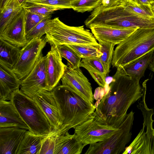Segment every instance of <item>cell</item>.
Listing matches in <instances>:
<instances>
[{
    "label": "cell",
    "mask_w": 154,
    "mask_h": 154,
    "mask_svg": "<svg viewBox=\"0 0 154 154\" xmlns=\"http://www.w3.org/2000/svg\"><path fill=\"white\" fill-rule=\"evenodd\" d=\"M154 51V28L138 29L117 45L111 64L117 68Z\"/></svg>",
    "instance_id": "3957f363"
},
{
    "label": "cell",
    "mask_w": 154,
    "mask_h": 154,
    "mask_svg": "<svg viewBox=\"0 0 154 154\" xmlns=\"http://www.w3.org/2000/svg\"><path fill=\"white\" fill-rule=\"evenodd\" d=\"M91 32L97 41H101L118 45L138 29H119L103 26L91 27Z\"/></svg>",
    "instance_id": "2e32d148"
},
{
    "label": "cell",
    "mask_w": 154,
    "mask_h": 154,
    "mask_svg": "<svg viewBox=\"0 0 154 154\" xmlns=\"http://www.w3.org/2000/svg\"><path fill=\"white\" fill-rule=\"evenodd\" d=\"M140 81L117 70L106 93L96 106V112L101 117H126L130 107L142 97Z\"/></svg>",
    "instance_id": "6da1fadb"
},
{
    "label": "cell",
    "mask_w": 154,
    "mask_h": 154,
    "mask_svg": "<svg viewBox=\"0 0 154 154\" xmlns=\"http://www.w3.org/2000/svg\"><path fill=\"white\" fill-rule=\"evenodd\" d=\"M69 0V1H71L74 0Z\"/></svg>",
    "instance_id": "7bdbcfd3"
},
{
    "label": "cell",
    "mask_w": 154,
    "mask_h": 154,
    "mask_svg": "<svg viewBox=\"0 0 154 154\" xmlns=\"http://www.w3.org/2000/svg\"><path fill=\"white\" fill-rule=\"evenodd\" d=\"M9 0H0V11H2Z\"/></svg>",
    "instance_id": "8d00e7d4"
},
{
    "label": "cell",
    "mask_w": 154,
    "mask_h": 154,
    "mask_svg": "<svg viewBox=\"0 0 154 154\" xmlns=\"http://www.w3.org/2000/svg\"><path fill=\"white\" fill-rule=\"evenodd\" d=\"M51 15L47 17L26 35V38L28 41L34 38H41L43 35L46 34L47 24L51 19Z\"/></svg>",
    "instance_id": "1f68e13d"
},
{
    "label": "cell",
    "mask_w": 154,
    "mask_h": 154,
    "mask_svg": "<svg viewBox=\"0 0 154 154\" xmlns=\"http://www.w3.org/2000/svg\"><path fill=\"white\" fill-rule=\"evenodd\" d=\"M152 11L154 13V5H152Z\"/></svg>",
    "instance_id": "b9f144b4"
},
{
    "label": "cell",
    "mask_w": 154,
    "mask_h": 154,
    "mask_svg": "<svg viewBox=\"0 0 154 154\" xmlns=\"http://www.w3.org/2000/svg\"><path fill=\"white\" fill-rule=\"evenodd\" d=\"M45 38L51 46L56 47L64 45H99L93 33L83 26H69L58 17L48 22Z\"/></svg>",
    "instance_id": "5b68a950"
},
{
    "label": "cell",
    "mask_w": 154,
    "mask_h": 154,
    "mask_svg": "<svg viewBox=\"0 0 154 154\" xmlns=\"http://www.w3.org/2000/svg\"><path fill=\"white\" fill-rule=\"evenodd\" d=\"M80 67L85 69L97 83L102 88H105L107 74L99 58H82Z\"/></svg>",
    "instance_id": "44dd1931"
},
{
    "label": "cell",
    "mask_w": 154,
    "mask_h": 154,
    "mask_svg": "<svg viewBox=\"0 0 154 154\" xmlns=\"http://www.w3.org/2000/svg\"><path fill=\"white\" fill-rule=\"evenodd\" d=\"M47 17L25 11V25L26 35Z\"/></svg>",
    "instance_id": "836d02e7"
},
{
    "label": "cell",
    "mask_w": 154,
    "mask_h": 154,
    "mask_svg": "<svg viewBox=\"0 0 154 154\" xmlns=\"http://www.w3.org/2000/svg\"><path fill=\"white\" fill-rule=\"evenodd\" d=\"M46 55L42 56L38 60L29 75L20 81V90L32 98L36 93L49 91L48 82L46 66Z\"/></svg>",
    "instance_id": "30bf717a"
},
{
    "label": "cell",
    "mask_w": 154,
    "mask_h": 154,
    "mask_svg": "<svg viewBox=\"0 0 154 154\" xmlns=\"http://www.w3.org/2000/svg\"><path fill=\"white\" fill-rule=\"evenodd\" d=\"M27 3L42 5L59 10L72 8L71 1L68 0H28Z\"/></svg>",
    "instance_id": "f546056e"
},
{
    "label": "cell",
    "mask_w": 154,
    "mask_h": 154,
    "mask_svg": "<svg viewBox=\"0 0 154 154\" xmlns=\"http://www.w3.org/2000/svg\"><path fill=\"white\" fill-rule=\"evenodd\" d=\"M32 99L40 107L48 119L53 131L58 130L62 125L55 99L51 91H45L35 94Z\"/></svg>",
    "instance_id": "7c38bea8"
},
{
    "label": "cell",
    "mask_w": 154,
    "mask_h": 154,
    "mask_svg": "<svg viewBox=\"0 0 154 154\" xmlns=\"http://www.w3.org/2000/svg\"><path fill=\"white\" fill-rule=\"evenodd\" d=\"M58 106L62 125L58 137L85 120L96 109V106L67 85H57L51 91Z\"/></svg>",
    "instance_id": "7a4b0ae2"
},
{
    "label": "cell",
    "mask_w": 154,
    "mask_h": 154,
    "mask_svg": "<svg viewBox=\"0 0 154 154\" xmlns=\"http://www.w3.org/2000/svg\"><path fill=\"white\" fill-rule=\"evenodd\" d=\"M19 4L23 8L26 5L28 0H17Z\"/></svg>",
    "instance_id": "f35d334b"
},
{
    "label": "cell",
    "mask_w": 154,
    "mask_h": 154,
    "mask_svg": "<svg viewBox=\"0 0 154 154\" xmlns=\"http://www.w3.org/2000/svg\"><path fill=\"white\" fill-rule=\"evenodd\" d=\"M151 51L128 64L117 68L121 73L140 81L149 66L154 55Z\"/></svg>",
    "instance_id": "d6986e66"
},
{
    "label": "cell",
    "mask_w": 154,
    "mask_h": 154,
    "mask_svg": "<svg viewBox=\"0 0 154 154\" xmlns=\"http://www.w3.org/2000/svg\"><path fill=\"white\" fill-rule=\"evenodd\" d=\"M100 50L102 54L99 58L104 69L107 74L110 71L114 51L115 44L108 42L99 41Z\"/></svg>",
    "instance_id": "d4e9b609"
},
{
    "label": "cell",
    "mask_w": 154,
    "mask_h": 154,
    "mask_svg": "<svg viewBox=\"0 0 154 154\" xmlns=\"http://www.w3.org/2000/svg\"><path fill=\"white\" fill-rule=\"evenodd\" d=\"M29 5L26 4L23 7L25 11L45 17L51 15L54 11L59 10L57 8L42 5L29 4Z\"/></svg>",
    "instance_id": "d6a6232c"
},
{
    "label": "cell",
    "mask_w": 154,
    "mask_h": 154,
    "mask_svg": "<svg viewBox=\"0 0 154 154\" xmlns=\"http://www.w3.org/2000/svg\"><path fill=\"white\" fill-rule=\"evenodd\" d=\"M27 130L16 128H0V154H17Z\"/></svg>",
    "instance_id": "9a60e30c"
},
{
    "label": "cell",
    "mask_w": 154,
    "mask_h": 154,
    "mask_svg": "<svg viewBox=\"0 0 154 154\" xmlns=\"http://www.w3.org/2000/svg\"><path fill=\"white\" fill-rule=\"evenodd\" d=\"M134 119L132 110L127 114L121 128L104 140L90 144L85 154H119L124 151L131 137Z\"/></svg>",
    "instance_id": "ba28073f"
},
{
    "label": "cell",
    "mask_w": 154,
    "mask_h": 154,
    "mask_svg": "<svg viewBox=\"0 0 154 154\" xmlns=\"http://www.w3.org/2000/svg\"><path fill=\"white\" fill-rule=\"evenodd\" d=\"M102 5L106 7L119 5V0H103Z\"/></svg>",
    "instance_id": "e575fe53"
},
{
    "label": "cell",
    "mask_w": 154,
    "mask_h": 154,
    "mask_svg": "<svg viewBox=\"0 0 154 154\" xmlns=\"http://www.w3.org/2000/svg\"><path fill=\"white\" fill-rule=\"evenodd\" d=\"M58 136L51 132L43 140L39 154H54Z\"/></svg>",
    "instance_id": "4dcf8cb0"
},
{
    "label": "cell",
    "mask_w": 154,
    "mask_h": 154,
    "mask_svg": "<svg viewBox=\"0 0 154 154\" xmlns=\"http://www.w3.org/2000/svg\"><path fill=\"white\" fill-rule=\"evenodd\" d=\"M57 47L61 57L67 60V66L73 69L80 68L82 58L68 45H60Z\"/></svg>",
    "instance_id": "484cf974"
},
{
    "label": "cell",
    "mask_w": 154,
    "mask_h": 154,
    "mask_svg": "<svg viewBox=\"0 0 154 154\" xmlns=\"http://www.w3.org/2000/svg\"><path fill=\"white\" fill-rule=\"evenodd\" d=\"M151 4L152 5H154V0H150Z\"/></svg>",
    "instance_id": "60d3db41"
},
{
    "label": "cell",
    "mask_w": 154,
    "mask_h": 154,
    "mask_svg": "<svg viewBox=\"0 0 154 154\" xmlns=\"http://www.w3.org/2000/svg\"><path fill=\"white\" fill-rule=\"evenodd\" d=\"M85 146L75 133L67 131L57 138L54 154H80Z\"/></svg>",
    "instance_id": "ffe728a7"
},
{
    "label": "cell",
    "mask_w": 154,
    "mask_h": 154,
    "mask_svg": "<svg viewBox=\"0 0 154 154\" xmlns=\"http://www.w3.org/2000/svg\"><path fill=\"white\" fill-rule=\"evenodd\" d=\"M81 58L96 57L102 55L100 45H68Z\"/></svg>",
    "instance_id": "4316f807"
},
{
    "label": "cell",
    "mask_w": 154,
    "mask_h": 154,
    "mask_svg": "<svg viewBox=\"0 0 154 154\" xmlns=\"http://www.w3.org/2000/svg\"><path fill=\"white\" fill-rule=\"evenodd\" d=\"M47 42L44 38H35L28 41L20 49L19 59L12 69L20 81L25 78L42 55Z\"/></svg>",
    "instance_id": "9c48e42d"
},
{
    "label": "cell",
    "mask_w": 154,
    "mask_h": 154,
    "mask_svg": "<svg viewBox=\"0 0 154 154\" xmlns=\"http://www.w3.org/2000/svg\"><path fill=\"white\" fill-rule=\"evenodd\" d=\"M111 117L106 119L95 111L74 129V133L85 146L103 141L119 130L126 118Z\"/></svg>",
    "instance_id": "277c9868"
},
{
    "label": "cell",
    "mask_w": 154,
    "mask_h": 154,
    "mask_svg": "<svg viewBox=\"0 0 154 154\" xmlns=\"http://www.w3.org/2000/svg\"><path fill=\"white\" fill-rule=\"evenodd\" d=\"M47 135L37 134L27 130L17 154H39L42 142Z\"/></svg>",
    "instance_id": "7402d4cb"
},
{
    "label": "cell",
    "mask_w": 154,
    "mask_h": 154,
    "mask_svg": "<svg viewBox=\"0 0 154 154\" xmlns=\"http://www.w3.org/2000/svg\"><path fill=\"white\" fill-rule=\"evenodd\" d=\"M5 127L29 129L11 101L0 99V128Z\"/></svg>",
    "instance_id": "ac0fdd59"
},
{
    "label": "cell",
    "mask_w": 154,
    "mask_h": 154,
    "mask_svg": "<svg viewBox=\"0 0 154 154\" xmlns=\"http://www.w3.org/2000/svg\"><path fill=\"white\" fill-rule=\"evenodd\" d=\"M23 9L17 0H9L0 11V33Z\"/></svg>",
    "instance_id": "cb8c5ba5"
},
{
    "label": "cell",
    "mask_w": 154,
    "mask_h": 154,
    "mask_svg": "<svg viewBox=\"0 0 154 154\" xmlns=\"http://www.w3.org/2000/svg\"><path fill=\"white\" fill-rule=\"evenodd\" d=\"M134 3L139 5H152L150 0H131Z\"/></svg>",
    "instance_id": "d590c367"
},
{
    "label": "cell",
    "mask_w": 154,
    "mask_h": 154,
    "mask_svg": "<svg viewBox=\"0 0 154 154\" xmlns=\"http://www.w3.org/2000/svg\"><path fill=\"white\" fill-rule=\"evenodd\" d=\"M61 80L62 85L67 86L85 99L94 103V96L91 84L79 68L73 69L65 65Z\"/></svg>",
    "instance_id": "8fae6325"
},
{
    "label": "cell",
    "mask_w": 154,
    "mask_h": 154,
    "mask_svg": "<svg viewBox=\"0 0 154 154\" xmlns=\"http://www.w3.org/2000/svg\"><path fill=\"white\" fill-rule=\"evenodd\" d=\"M20 83L12 69L0 61V99L10 100L13 93L19 89Z\"/></svg>",
    "instance_id": "e0dca14e"
},
{
    "label": "cell",
    "mask_w": 154,
    "mask_h": 154,
    "mask_svg": "<svg viewBox=\"0 0 154 154\" xmlns=\"http://www.w3.org/2000/svg\"><path fill=\"white\" fill-rule=\"evenodd\" d=\"M10 100L29 130L42 135L48 134L51 132L52 128L48 119L32 98L19 89L13 93Z\"/></svg>",
    "instance_id": "8992f818"
},
{
    "label": "cell",
    "mask_w": 154,
    "mask_h": 154,
    "mask_svg": "<svg viewBox=\"0 0 154 154\" xmlns=\"http://www.w3.org/2000/svg\"><path fill=\"white\" fill-rule=\"evenodd\" d=\"M46 69L49 91L57 86L62 78L65 70V65L62 57L57 50V47L51 45L50 50L46 55Z\"/></svg>",
    "instance_id": "5bb4252c"
},
{
    "label": "cell",
    "mask_w": 154,
    "mask_h": 154,
    "mask_svg": "<svg viewBox=\"0 0 154 154\" xmlns=\"http://www.w3.org/2000/svg\"><path fill=\"white\" fill-rule=\"evenodd\" d=\"M20 48L6 41L0 36V61L11 69L17 63L20 55Z\"/></svg>",
    "instance_id": "603a6c76"
},
{
    "label": "cell",
    "mask_w": 154,
    "mask_h": 154,
    "mask_svg": "<svg viewBox=\"0 0 154 154\" xmlns=\"http://www.w3.org/2000/svg\"><path fill=\"white\" fill-rule=\"evenodd\" d=\"M131 1V0H119V5H124Z\"/></svg>",
    "instance_id": "ab89813d"
},
{
    "label": "cell",
    "mask_w": 154,
    "mask_h": 154,
    "mask_svg": "<svg viewBox=\"0 0 154 154\" xmlns=\"http://www.w3.org/2000/svg\"><path fill=\"white\" fill-rule=\"evenodd\" d=\"M103 0H74L71 1L72 9L82 13L93 11L102 4Z\"/></svg>",
    "instance_id": "83f0119b"
},
{
    "label": "cell",
    "mask_w": 154,
    "mask_h": 154,
    "mask_svg": "<svg viewBox=\"0 0 154 154\" xmlns=\"http://www.w3.org/2000/svg\"><path fill=\"white\" fill-rule=\"evenodd\" d=\"M123 6L127 10L138 15L147 18H154L152 5H139L131 1Z\"/></svg>",
    "instance_id": "f1b7e54d"
},
{
    "label": "cell",
    "mask_w": 154,
    "mask_h": 154,
    "mask_svg": "<svg viewBox=\"0 0 154 154\" xmlns=\"http://www.w3.org/2000/svg\"><path fill=\"white\" fill-rule=\"evenodd\" d=\"M146 88L143 89L142 100L138 106L143 117V128L130 145L125 147L122 154H154V120L152 119L154 112L146 104Z\"/></svg>",
    "instance_id": "52a82bcc"
},
{
    "label": "cell",
    "mask_w": 154,
    "mask_h": 154,
    "mask_svg": "<svg viewBox=\"0 0 154 154\" xmlns=\"http://www.w3.org/2000/svg\"><path fill=\"white\" fill-rule=\"evenodd\" d=\"M25 11L21 12L0 33L3 39L18 47H23L28 42L25 25Z\"/></svg>",
    "instance_id": "4fadbf2b"
},
{
    "label": "cell",
    "mask_w": 154,
    "mask_h": 154,
    "mask_svg": "<svg viewBox=\"0 0 154 154\" xmlns=\"http://www.w3.org/2000/svg\"><path fill=\"white\" fill-rule=\"evenodd\" d=\"M148 67L149 69L154 72V54L152 60Z\"/></svg>",
    "instance_id": "74e56055"
}]
</instances>
